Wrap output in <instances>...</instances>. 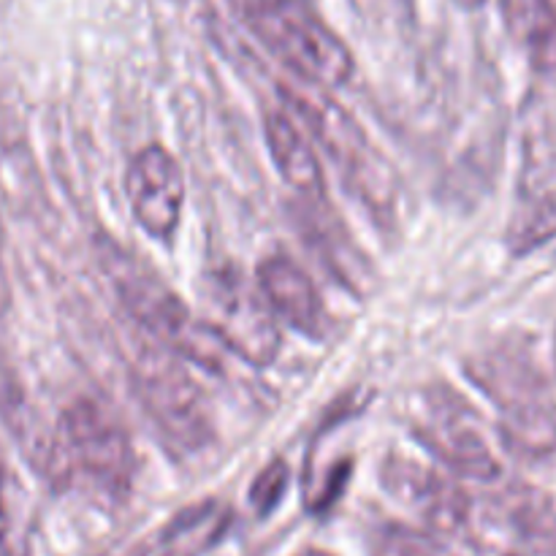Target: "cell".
<instances>
[{"label": "cell", "mask_w": 556, "mask_h": 556, "mask_svg": "<svg viewBox=\"0 0 556 556\" xmlns=\"http://www.w3.org/2000/svg\"><path fill=\"white\" fill-rule=\"evenodd\" d=\"M255 38L291 71L315 87H342L356 58L340 33L309 0H231Z\"/></svg>", "instance_id": "1"}, {"label": "cell", "mask_w": 556, "mask_h": 556, "mask_svg": "<svg viewBox=\"0 0 556 556\" xmlns=\"http://www.w3.org/2000/svg\"><path fill=\"white\" fill-rule=\"evenodd\" d=\"M467 375L494 402L500 438L521 456H548L556 451V396L546 375L527 353L497 348L467 364Z\"/></svg>", "instance_id": "2"}, {"label": "cell", "mask_w": 556, "mask_h": 556, "mask_svg": "<svg viewBox=\"0 0 556 556\" xmlns=\"http://www.w3.org/2000/svg\"><path fill=\"white\" fill-rule=\"evenodd\" d=\"M106 255V269L112 275L114 291H117L119 302L125 304L130 318L139 320L174 356L188 358V362L201 364L206 369L220 364L226 348L212 334L204 318H195L188 304L172 288L163 286L161 277L130 261L128 253L117 250V253Z\"/></svg>", "instance_id": "3"}, {"label": "cell", "mask_w": 556, "mask_h": 556, "mask_svg": "<svg viewBox=\"0 0 556 556\" xmlns=\"http://www.w3.org/2000/svg\"><path fill=\"white\" fill-rule=\"evenodd\" d=\"M54 438L68 481L79 472L109 497L128 492L136 476L134 443L106 407L92 400H76L60 416Z\"/></svg>", "instance_id": "4"}, {"label": "cell", "mask_w": 556, "mask_h": 556, "mask_svg": "<svg viewBox=\"0 0 556 556\" xmlns=\"http://www.w3.org/2000/svg\"><path fill=\"white\" fill-rule=\"evenodd\" d=\"M280 92L286 98V106L291 109V117L304 123L309 139L324 147L326 155L340 166L356 193H367L369 204H375L372 193H380V199L389 204L391 188L386 182V172L375 152L369 150L367 136L362 134L356 119L345 109L337 106L331 98L318 96L309 81L296 79V76L280 85Z\"/></svg>", "instance_id": "5"}, {"label": "cell", "mask_w": 556, "mask_h": 556, "mask_svg": "<svg viewBox=\"0 0 556 556\" xmlns=\"http://www.w3.org/2000/svg\"><path fill=\"white\" fill-rule=\"evenodd\" d=\"M141 407L172 448L199 451L212 440V418L193 378L172 351H150L134 369Z\"/></svg>", "instance_id": "6"}, {"label": "cell", "mask_w": 556, "mask_h": 556, "mask_svg": "<svg viewBox=\"0 0 556 556\" xmlns=\"http://www.w3.org/2000/svg\"><path fill=\"white\" fill-rule=\"evenodd\" d=\"M210 313L204 324L220 340L226 353H233L253 367H266L282 345L280 320L266 304L258 282L239 271H220L210 277Z\"/></svg>", "instance_id": "7"}, {"label": "cell", "mask_w": 556, "mask_h": 556, "mask_svg": "<svg viewBox=\"0 0 556 556\" xmlns=\"http://www.w3.org/2000/svg\"><path fill=\"white\" fill-rule=\"evenodd\" d=\"M413 432L418 443L454 476L489 483L497 481L503 472L476 413L467 410L465 405H454V396L443 400L429 396V405L421 410V418H416Z\"/></svg>", "instance_id": "8"}, {"label": "cell", "mask_w": 556, "mask_h": 556, "mask_svg": "<svg viewBox=\"0 0 556 556\" xmlns=\"http://www.w3.org/2000/svg\"><path fill=\"white\" fill-rule=\"evenodd\" d=\"M125 195L136 223L152 239H172L185 210V174L177 157L161 144L136 152L125 172Z\"/></svg>", "instance_id": "9"}, {"label": "cell", "mask_w": 556, "mask_h": 556, "mask_svg": "<svg viewBox=\"0 0 556 556\" xmlns=\"http://www.w3.org/2000/svg\"><path fill=\"white\" fill-rule=\"evenodd\" d=\"M383 483L432 530L456 532L470 519V497L465 489L421 462L394 456L383 467Z\"/></svg>", "instance_id": "10"}, {"label": "cell", "mask_w": 556, "mask_h": 556, "mask_svg": "<svg viewBox=\"0 0 556 556\" xmlns=\"http://www.w3.org/2000/svg\"><path fill=\"white\" fill-rule=\"evenodd\" d=\"M255 282L280 324L291 326L293 331L313 337V340H320L326 334L329 329L326 304L313 277L296 261L286 258V255H271L258 266Z\"/></svg>", "instance_id": "11"}, {"label": "cell", "mask_w": 556, "mask_h": 556, "mask_svg": "<svg viewBox=\"0 0 556 556\" xmlns=\"http://www.w3.org/2000/svg\"><path fill=\"white\" fill-rule=\"evenodd\" d=\"M264 136L271 161H275L286 185H291L296 193L313 201L324 199V166H320L313 139L291 117V112H286V109L266 112Z\"/></svg>", "instance_id": "12"}, {"label": "cell", "mask_w": 556, "mask_h": 556, "mask_svg": "<svg viewBox=\"0 0 556 556\" xmlns=\"http://www.w3.org/2000/svg\"><path fill=\"white\" fill-rule=\"evenodd\" d=\"M233 516L217 500L185 508L166 527L161 541V556H201L223 541Z\"/></svg>", "instance_id": "13"}, {"label": "cell", "mask_w": 556, "mask_h": 556, "mask_svg": "<svg viewBox=\"0 0 556 556\" xmlns=\"http://www.w3.org/2000/svg\"><path fill=\"white\" fill-rule=\"evenodd\" d=\"M556 237V195H541L530 201L510 226V248L514 253H530L543 242Z\"/></svg>", "instance_id": "14"}, {"label": "cell", "mask_w": 556, "mask_h": 556, "mask_svg": "<svg viewBox=\"0 0 556 556\" xmlns=\"http://www.w3.org/2000/svg\"><path fill=\"white\" fill-rule=\"evenodd\" d=\"M0 556H25L22 489L0 459Z\"/></svg>", "instance_id": "15"}, {"label": "cell", "mask_w": 556, "mask_h": 556, "mask_svg": "<svg viewBox=\"0 0 556 556\" xmlns=\"http://www.w3.org/2000/svg\"><path fill=\"white\" fill-rule=\"evenodd\" d=\"M288 478H291V472H288L286 462L280 459L271 462V465H266L258 472V478L253 481V489H250V503H253V508L261 516L271 514L280 505L282 494L288 489Z\"/></svg>", "instance_id": "16"}, {"label": "cell", "mask_w": 556, "mask_h": 556, "mask_svg": "<svg viewBox=\"0 0 556 556\" xmlns=\"http://www.w3.org/2000/svg\"><path fill=\"white\" fill-rule=\"evenodd\" d=\"M5 233H3V226H0V313H3L5 307H9L11 302V286H9V271H5Z\"/></svg>", "instance_id": "17"}, {"label": "cell", "mask_w": 556, "mask_h": 556, "mask_svg": "<svg viewBox=\"0 0 556 556\" xmlns=\"http://www.w3.org/2000/svg\"><path fill=\"white\" fill-rule=\"evenodd\" d=\"M456 3H462L465 9H478V5L483 3V0H456Z\"/></svg>", "instance_id": "18"}, {"label": "cell", "mask_w": 556, "mask_h": 556, "mask_svg": "<svg viewBox=\"0 0 556 556\" xmlns=\"http://www.w3.org/2000/svg\"><path fill=\"white\" fill-rule=\"evenodd\" d=\"M302 556H326V554H320V552H307V554H302Z\"/></svg>", "instance_id": "19"}, {"label": "cell", "mask_w": 556, "mask_h": 556, "mask_svg": "<svg viewBox=\"0 0 556 556\" xmlns=\"http://www.w3.org/2000/svg\"><path fill=\"white\" fill-rule=\"evenodd\" d=\"M508 556H519V554H508Z\"/></svg>", "instance_id": "20"}]
</instances>
